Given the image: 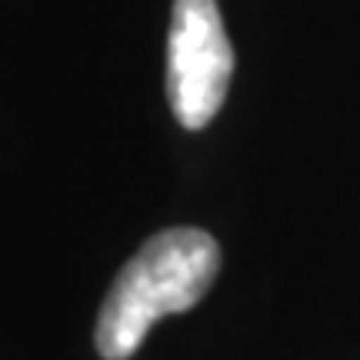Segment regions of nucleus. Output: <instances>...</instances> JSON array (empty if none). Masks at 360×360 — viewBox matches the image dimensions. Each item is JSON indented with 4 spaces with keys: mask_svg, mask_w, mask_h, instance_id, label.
<instances>
[{
    "mask_svg": "<svg viewBox=\"0 0 360 360\" xmlns=\"http://www.w3.org/2000/svg\"><path fill=\"white\" fill-rule=\"evenodd\" d=\"M220 270V247L207 231L170 227L150 237L117 274L97 317V350L103 360H127L147 330L167 314L191 310Z\"/></svg>",
    "mask_w": 360,
    "mask_h": 360,
    "instance_id": "1",
    "label": "nucleus"
},
{
    "mask_svg": "<svg viewBox=\"0 0 360 360\" xmlns=\"http://www.w3.org/2000/svg\"><path fill=\"white\" fill-rule=\"evenodd\" d=\"M233 51L217 0H174L167 34V101L187 130L207 127L224 107Z\"/></svg>",
    "mask_w": 360,
    "mask_h": 360,
    "instance_id": "2",
    "label": "nucleus"
}]
</instances>
